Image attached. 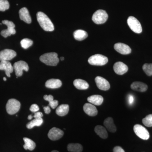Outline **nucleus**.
Listing matches in <instances>:
<instances>
[{
    "label": "nucleus",
    "mask_w": 152,
    "mask_h": 152,
    "mask_svg": "<svg viewBox=\"0 0 152 152\" xmlns=\"http://www.w3.org/2000/svg\"><path fill=\"white\" fill-rule=\"evenodd\" d=\"M134 102V96L132 95H129L128 96V103L129 104H132L133 102Z\"/></svg>",
    "instance_id": "e433bc0d"
},
{
    "label": "nucleus",
    "mask_w": 152,
    "mask_h": 152,
    "mask_svg": "<svg viewBox=\"0 0 152 152\" xmlns=\"http://www.w3.org/2000/svg\"><path fill=\"white\" fill-rule=\"evenodd\" d=\"M37 20L43 29L46 31H53L54 30V26L50 19L42 12L37 13Z\"/></svg>",
    "instance_id": "f257e3e1"
},
{
    "label": "nucleus",
    "mask_w": 152,
    "mask_h": 152,
    "mask_svg": "<svg viewBox=\"0 0 152 152\" xmlns=\"http://www.w3.org/2000/svg\"><path fill=\"white\" fill-rule=\"evenodd\" d=\"M142 123L146 126L151 127L152 126V114L147 115L142 120Z\"/></svg>",
    "instance_id": "2f4dec72"
},
{
    "label": "nucleus",
    "mask_w": 152,
    "mask_h": 152,
    "mask_svg": "<svg viewBox=\"0 0 152 152\" xmlns=\"http://www.w3.org/2000/svg\"><path fill=\"white\" fill-rule=\"evenodd\" d=\"M43 120L41 118H35L34 119L30 121L26 125V127L28 129H32L35 126H40L42 124Z\"/></svg>",
    "instance_id": "c85d7f7f"
},
{
    "label": "nucleus",
    "mask_w": 152,
    "mask_h": 152,
    "mask_svg": "<svg viewBox=\"0 0 152 152\" xmlns=\"http://www.w3.org/2000/svg\"><path fill=\"white\" fill-rule=\"evenodd\" d=\"M44 99L45 100L49 102V106L52 109H55L57 107L58 104V102L56 100H54V97L51 95H45Z\"/></svg>",
    "instance_id": "bb28decb"
},
{
    "label": "nucleus",
    "mask_w": 152,
    "mask_h": 152,
    "mask_svg": "<svg viewBox=\"0 0 152 152\" xmlns=\"http://www.w3.org/2000/svg\"><path fill=\"white\" fill-rule=\"evenodd\" d=\"M94 130L95 132L102 138L106 139L108 137L107 132L102 126L98 125L96 126Z\"/></svg>",
    "instance_id": "393cba45"
},
{
    "label": "nucleus",
    "mask_w": 152,
    "mask_h": 152,
    "mask_svg": "<svg viewBox=\"0 0 152 152\" xmlns=\"http://www.w3.org/2000/svg\"><path fill=\"white\" fill-rule=\"evenodd\" d=\"M62 84V82L60 80L51 79L47 81L45 86L49 88L56 89L61 86Z\"/></svg>",
    "instance_id": "6ab92c4d"
},
{
    "label": "nucleus",
    "mask_w": 152,
    "mask_h": 152,
    "mask_svg": "<svg viewBox=\"0 0 152 152\" xmlns=\"http://www.w3.org/2000/svg\"><path fill=\"white\" fill-rule=\"evenodd\" d=\"M83 110L87 115L90 116H95L98 114L96 108L92 104L86 103L83 106Z\"/></svg>",
    "instance_id": "f3484780"
},
{
    "label": "nucleus",
    "mask_w": 152,
    "mask_h": 152,
    "mask_svg": "<svg viewBox=\"0 0 152 152\" xmlns=\"http://www.w3.org/2000/svg\"><path fill=\"white\" fill-rule=\"evenodd\" d=\"M128 26L131 30L137 34L142 33V29L140 23L135 17L130 16L127 20Z\"/></svg>",
    "instance_id": "423d86ee"
},
{
    "label": "nucleus",
    "mask_w": 152,
    "mask_h": 152,
    "mask_svg": "<svg viewBox=\"0 0 152 152\" xmlns=\"http://www.w3.org/2000/svg\"><path fill=\"white\" fill-rule=\"evenodd\" d=\"M67 150L71 152H82L83 147L80 144L70 143L68 145Z\"/></svg>",
    "instance_id": "cd10ccee"
},
{
    "label": "nucleus",
    "mask_w": 152,
    "mask_h": 152,
    "mask_svg": "<svg viewBox=\"0 0 152 152\" xmlns=\"http://www.w3.org/2000/svg\"><path fill=\"white\" fill-rule=\"evenodd\" d=\"M87 100L91 104L99 106L102 104L104 98L101 95H94L88 97Z\"/></svg>",
    "instance_id": "aec40b11"
},
{
    "label": "nucleus",
    "mask_w": 152,
    "mask_h": 152,
    "mask_svg": "<svg viewBox=\"0 0 152 152\" xmlns=\"http://www.w3.org/2000/svg\"><path fill=\"white\" fill-rule=\"evenodd\" d=\"M2 23L7 27V29L3 30L1 32V35L3 37L7 38L8 36H10L12 35L15 34H16V30L15 28V26L12 22L8 20H4L2 21Z\"/></svg>",
    "instance_id": "0eeeda50"
},
{
    "label": "nucleus",
    "mask_w": 152,
    "mask_h": 152,
    "mask_svg": "<svg viewBox=\"0 0 152 152\" xmlns=\"http://www.w3.org/2000/svg\"><path fill=\"white\" fill-rule=\"evenodd\" d=\"M33 116L32 115H29L28 116V119L29 120H31L32 118H33Z\"/></svg>",
    "instance_id": "58836bf2"
},
{
    "label": "nucleus",
    "mask_w": 152,
    "mask_h": 152,
    "mask_svg": "<svg viewBox=\"0 0 152 152\" xmlns=\"http://www.w3.org/2000/svg\"><path fill=\"white\" fill-rule=\"evenodd\" d=\"M16 56L17 53L13 50L5 49L0 52V61H10Z\"/></svg>",
    "instance_id": "9b49d317"
},
{
    "label": "nucleus",
    "mask_w": 152,
    "mask_h": 152,
    "mask_svg": "<svg viewBox=\"0 0 152 152\" xmlns=\"http://www.w3.org/2000/svg\"><path fill=\"white\" fill-rule=\"evenodd\" d=\"M20 44L23 48L27 49L32 45L33 42L30 39L25 38L22 40L20 42Z\"/></svg>",
    "instance_id": "c756f323"
},
{
    "label": "nucleus",
    "mask_w": 152,
    "mask_h": 152,
    "mask_svg": "<svg viewBox=\"0 0 152 152\" xmlns=\"http://www.w3.org/2000/svg\"><path fill=\"white\" fill-rule=\"evenodd\" d=\"M73 84L77 89L86 90L89 88L88 83L82 79H76L74 80Z\"/></svg>",
    "instance_id": "4be33fe9"
},
{
    "label": "nucleus",
    "mask_w": 152,
    "mask_h": 152,
    "mask_svg": "<svg viewBox=\"0 0 152 152\" xmlns=\"http://www.w3.org/2000/svg\"><path fill=\"white\" fill-rule=\"evenodd\" d=\"M20 106V103L18 101L15 99H10L6 104V110L10 115H14L19 111Z\"/></svg>",
    "instance_id": "7ed1b4c3"
},
{
    "label": "nucleus",
    "mask_w": 152,
    "mask_h": 152,
    "mask_svg": "<svg viewBox=\"0 0 152 152\" xmlns=\"http://www.w3.org/2000/svg\"><path fill=\"white\" fill-rule=\"evenodd\" d=\"M104 124L108 130L110 132L115 133L117 129L114 124L113 120L111 117L107 118L104 121Z\"/></svg>",
    "instance_id": "412c9836"
},
{
    "label": "nucleus",
    "mask_w": 152,
    "mask_h": 152,
    "mask_svg": "<svg viewBox=\"0 0 152 152\" xmlns=\"http://www.w3.org/2000/svg\"><path fill=\"white\" fill-rule=\"evenodd\" d=\"M10 4L7 0H0V11L4 12L10 8Z\"/></svg>",
    "instance_id": "473e14b6"
},
{
    "label": "nucleus",
    "mask_w": 152,
    "mask_h": 152,
    "mask_svg": "<svg viewBox=\"0 0 152 152\" xmlns=\"http://www.w3.org/2000/svg\"><path fill=\"white\" fill-rule=\"evenodd\" d=\"M44 111H45V113L46 114H49L50 113L51 110L50 108V106H49L44 107Z\"/></svg>",
    "instance_id": "4c0bfd02"
},
{
    "label": "nucleus",
    "mask_w": 152,
    "mask_h": 152,
    "mask_svg": "<svg viewBox=\"0 0 152 152\" xmlns=\"http://www.w3.org/2000/svg\"><path fill=\"white\" fill-rule=\"evenodd\" d=\"M69 110V105L61 104L57 107L56 110V113L60 116H64L68 113Z\"/></svg>",
    "instance_id": "5701e85b"
},
{
    "label": "nucleus",
    "mask_w": 152,
    "mask_h": 152,
    "mask_svg": "<svg viewBox=\"0 0 152 152\" xmlns=\"http://www.w3.org/2000/svg\"><path fill=\"white\" fill-rule=\"evenodd\" d=\"M113 152H125V151L121 147L116 146L114 148Z\"/></svg>",
    "instance_id": "c9c22d12"
},
{
    "label": "nucleus",
    "mask_w": 152,
    "mask_h": 152,
    "mask_svg": "<svg viewBox=\"0 0 152 152\" xmlns=\"http://www.w3.org/2000/svg\"><path fill=\"white\" fill-rule=\"evenodd\" d=\"M41 62L48 66H56L59 61L58 54L56 53H47L40 57Z\"/></svg>",
    "instance_id": "f03ea898"
},
{
    "label": "nucleus",
    "mask_w": 152,
    "mask_h": 152,
    "mask_svg": "<svg viewBox=\"0 0 152 152\" xmlns=\"http://www.w3.org/2000/svg\"><path fill=\"white\" fill-rule=\"evenodd\" d=\"M108 18V15L104 10H99L95 12L93 15L92 20L96 24H101L105 23Z\"/></svg>",
    "instance_id": "20e7f679"
},
{
    "label": "nucleus",
    "mask_w": 152,
    "mask_h": 152,
    "mask_svg": "<svg viewBox=\"0 0 152 152\" xmlns=\"http://www.w3.org/2000/svg\"><path fill=\"white\" fill-rule=\"evenodd\" d=\"M114 72L118 75H123L128 71V67L122 62H118L114 65Z\"/></svg>",
    "instance_id": "4468645a"
},
{
    "label": "nucleus",
    "mask_w": 152,
    "mask_h": 152,
    "mask_svg": "<svg viewBox=\"0 0 152 152\" xmlns=\"http://www.w3.org/2000/svg\"><path fill=\"white\" fill-rule=\"evenodd\" d=\"M43 116L42 113L41 112H37L35 113L34 115V118H41Z\"/></svg>",
    "instance_id": "f704fd0d"
},
{
    "label": "nucleus",
    "mask_w": 152,
    "mask_h": 152,
    "mask_svg": "<svg viewBox=\"0 0 152 152\" xmlns=\"http://www.w3.org/2000/svg\"><path fill=\"white\" fill-rule=\"evenodd\" d=\"M61 61H63V60H64V57H61Z\"/></svg>",
    "instance_id": "ea45409f"
},
{
    "label": "nucleus",
    "mask_w": 152,
    "mask_h": 152,
    "mask_svg": "<svg viewBox=\"0 0 152 152\" xmlns=\"http://www.w3.org/2000/svg\"><path fill=\"white\" fill-rule=\"evenodd\" d=\"M131 88L134 91L144 92L148 89V86L146 84L140 82H134L131 85Z\"/></svg>",
    "instance_id": "a211bd4d"
},
{
    "label": "nucleus",
    "mask_w": 152,
    "mask_h": 152,
    "mask_svg": "<svg viewBox=\"0 0 152 152\" xmlns=\"http://www.w3.org/2000/svg\"><path fill=\"white\" fill-rule=\"evenodd\" d=\"M64 135V132L62 130L58 128L54 127L49 131L48 137L51 140L56 141L61 138Z\"/></svg>",
    "instance_id": "9d476101"
},
{
    "label": "nucleus",
    "mask_w": 152,
    "mask_h": 152,
    "mask_svg": "<svg viewBox=\"0 0 152 152\" xmlns=\"http://www.w3.org/2000/svg\"><path fill=\"white\" fill-rule=\"evenodd\" d=\"M14 70L17 77H21L23 75V71L28 72L29 70V66L27 63L23 61H20L14 64L13 65Z\"/></svg>",
    "instance_id": "6e6552de"
},
{
    "label": "nucleus",
    "mask_w": 152,
    "mask_h": 152,
    "mask_svg": "<svg viewBox=\"0 0 152 152\" xmlns=\"http://www.w3.org/2000/svg\"><path fill=\"white\" fill-rule=\"evenodd\" d=\"M19 13L20 19L22 20L28 24H30L31 23V18L30 16L29 11L26 8L23 7L21 9Z\"/></svg>",
    "instance_id": "dca6fc26"
},
{
    "label": "nucleus",
    "mask_w": 152,
    "mask_h": 152,
    "mask_svg": "<svg viewBox=\"0 0 152 152\" xmlns=\"http://www.w3.org/2000/svg\"><path fill=\"white\" fill-rule=\"evenodd\" d=\"M51 152H59L58 151H56V150H54V151H52Z\"/></svg>",
    "instance_id": "79ce46f5"
},
{
    "label": "nucleus",
    "mask_w": 152,
    "mask_h": 152,
    "mask_svg": "<svg viewBox=\"0 0 152 152\" xmlns=\"http://www.w3.org/2000/svg\"><path fill=\"white\" fill-rule=\"evenodd\" d=\"M142 69L147 75L152 76V64H145L143 66Z\"/></svg>",
    "instance_id": "7c9ffc66"
},
{
    "label": "nucleus",
    "mask_w": 152,
    "mask_h": 152,
    "mask_svg": "<svg viewBox=\"0 0 152 152\" xmlns=\"http://www.w3.org/2000/svg\"><path fill=\"white\" fill-rule=\"evenodd\" d=\"M23 140L25 142L23 148L25 150H29V151H32L35 148L36 143L31 140L28 138L24 137L23 138Z\"/></svg>",
    "instance_id": "a878e982"
},
{
    "label": "nucleus",
    "mask_w": 152,
    "mask_h": 152,
    "mask_svg": "<svg viewBox=\"0 0 152 152\" xmlns=\"http://www.w3.org/2000/svg\"><path fill=\"white\" fill-rule=\"evenodd\" d=\"M3 80H4V81H6V80H7V78H6V77H4L3 78Z\"/></svg>",
    "instance_id": "a19ab883"
},
{
    "label": "nucleus",
    "mask_w": 152,
    "mask_h": 152,
    "mask_svg": "<svg viewBox=\"0 0 152 152\" xmlns=\"http://www.w3.org/2000/svg\"><path fill=\"white\" fill-rule=\"evenodd\" d=\"M74 37L77 40L82 41L88 37V34L84 30H77L74 32Z\"/></svg>",
    "instance_id": "b1692460"
},
{
    "label": "nucleus",
    "mask_w": 152,
    "mask_h": 152,
    "mask_svg": "<svg viewBox=\"0 0 152 152\" xmlns=\"http://www.w3.org/2000/svg\"><path fill=\"white\" fill-rule=\"evenodd\" d=\"M134 131L136 134L140 138L143 140H148L150 138V134L148 131L142 125H135L134 127Z\"/></svg>",
    "instance_id": "1a4fd4ad"
},
{
    "label": "nucleus",
    "mask_w": 152,
    "mask_h": 152,
    "mask_svg": "<svg viewBox=\"0 0 152 152\" xmlns=\"http://www.w3.org/2000/svg\"><path fill=\"white\" fill-rule=\"evenodd\" d=\"M108 61L107 57L101 54H96L90 57L88 62L90 64L94 66H104Z\"/></svg>",
    "instance_id": "39448f33"
},
{
    "label": "nucleus",
    "mask_w": 152,
    "mask_h": 152,
    "mask_svg": "<svg viewBox=\"0 0 152 152\" xmlns=\"http://www.w3.org/2000/svg\"><path fill=\"white\" fill-rule=\"evenodd\" d=\"M95 80L97 86L99 89L102 91H107L110 89V83L105 79L102 77L98 76L96 77Z\"/></svg>",
    "instance_id": "f8f14e48"
},
{
    "label": "nucleus",
    "mask_w": 152,
    "mask_h": 152,
    "mask_svg": "<svg viewBox=\"0 0 152 152\" xmlns=\"http://www.w3.org/2000/svg\"><path fill=\"white\" fill-rule=\"evenodd\" d=\"M0 70H4L7 77H11L10 74L14 71L13 66L8 61H1L0 63Z\"/></svg>",
    "instance_id": "2eb2a0df"
},
{
    "label": "nucleus",
    "mask_w": 152,
    "mask_h": 152,
    "mask_svg": "<svg viewBox=\"0 0 152 152\" xmlns=\"http://www.w3.org/2000/svg\"><path fill=\"white\" fill-rule=\"evenodd\" d=\"M114 49L117 52L123 55L129 54L132 52V49L129 46L122 43H117L115 44Z\"/></svg>",
    "instance_id": "ddd939ff"
},
{
    "label": "nucleus",
    "mask_w": 152,
    "mask_h": 152,
    "mask_svg": "<svg viewBox=\"0 0 152 152\" xmlns=\"http://www.w3.org/2000/svg\"><path fill=\"white\" fill-rule=\"evenodd\" d=\"M30 110L32 113H35L38 112V111L39 110V106L36 104H33L30 107Z\"/></svg>",
    "instance_id": "72a5a7b5"
}]
</instances>
